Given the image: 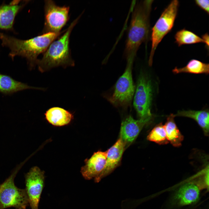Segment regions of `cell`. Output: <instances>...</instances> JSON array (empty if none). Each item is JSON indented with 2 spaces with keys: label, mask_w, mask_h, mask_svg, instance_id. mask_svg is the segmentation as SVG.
I'll list each match as a JSON object with an SVG mask.
<instances>
[{
  "label": "cell",
  "mask_w": 209,
  "mask_h": 209,
  "mask_svg": "<svg viewBox=\"0 0 209 209\" xmlns=\"http://www.w3.org/2000/svg\"><path fill=\"white\" fill-rule=\"evenodd\" d=\"M147 122L141 119L136 120L131 116L127 117L122 122L120 138L125 146L129 145L136 138Z\"/></svg>",
  "instance_id": "4fadbf2b"
},
{
  "label": "cell",
  "mask_w": 209,
  "mask_h": 209,
  "mask_svg": "<svg viewBox=\"0 0 209 209\" xmlns=\"http://www.w3.org/2000/svg\"><path fill=\"white\" fill-rule=\"evenodd\" d=\"M107 151H98L91 157L85 161V165L81 169L80 172L87 180L94 179L99 175L104 169L106 162Z\"/></svg>",
  "instance_id": "8fae6325"
},
{
  "label": "cell",
  "mask_w": 209,
  "mask_h": 209,
  "mask_svg": "<svg viewBox=\"0 0 209 209\" xmlns=\"http://www.w3.org/2000/svg\"><path fill=\"white\" fill-rule=\"evenodd\" d=\"M202 39L204 40V43L206 45L207 49L209 48V35L208 33H206L202 36Z\"/></svg>",
  "instance_id": "603a6c76"
},
{
  "label": "cell",
  "mask_w": 209,
  "mask_h": 209,
  "mask_svg": "<svg viewBox=\"0 0 209 209\" xmlns=\"http://www.w3.org/2000/svg\"><path fill=\"white\" fill-rule=\"evenodd\" d=\"M200 190L191 182L180 186L175 192L171 203L174 207H181L192 204L199 200Z\"/></svg>",
  "instance_id": "30bf717a"
},
{
  "label": "cell",
  "mask_w": 209,
  "mask_h": 209,
  "mask_svg": "<svg viewBox=\"0 0 209 209\" xmlns=\"http://www.w3.org/2000/svg\"><path fill=\"white\" fill-rule=\"evenodd\" d=\"M172 71L175 74L185 73L208 74L209 73V64L193 59L190 60L185 66L180 68L176 67Z\"/></svg>",
  "instance_id": "d6986e66"
},
{
  "label": "cell",
  "mask_w": 209,
  "mask_h": 209,
  "mask_svg": "<svg viewBox=\"0 0 209 209\" xmlns=\"http://www.w3.org/2000/svg\"><path fill=\"white\" fill-rule=\"evenodd\" d=\"M174 116H183L193 119L202 129L204 134L206 136L208 135L209 130V113L208 110L179 111Z\"/></svg>",
  "instance_id": "e0dca14e"
},
{
  "label": "cell",
  "mask_w": 209,
  "mask_h": 209,
  "mask_svg": "<svg viewBox=\"0 0 209 209\" xmlns=\"http://www.w3.org/2000/svg\"><path fill=\"white\" fill-rule=\"evenodd\" d=\"M179 6L178 1H172L164 10L152 29V47L148 61L150 66L152 64L154 55L158 45L174 26Z\"/></svg>",
  "instance_id": "5b68a950"
},
{
  "label": "cell",
  "mask_w": 209,
  "mask_h": 209,
  "mask_svg": "<svg viewBox=\"0 0 209 209\" xmlns=\"http://www.w3.org/2000/svg\"><path fill=\"white\" fill-rule=\"evenodd\" d=\"M125 147L124 144L120 138L107 151L105 167L99 175L94 180L95 182H99L118 166L120 161Z\"/></svg>",
  "instance_id": "7c38bea8"
},
{
  "label": "cell",
  "mask_w": 209,
  "mask_h": 209,
  "mask_svg": "<svg viewBox=\"0 0 209 209\" xmlns=\"http://www.w3.org/2000/svg\"><path fill=\"white\" fill-rule=\"evenodd\" d=\"M65 30L59 33L41 34L26 40L0 33V39L3 46L9 49V55L12 59L18 56L26 58L29 68L32 70L37 65L38 55L44 53L50 44Z\"/></svg>",
  "instance_id": "6da1fadb"
},
{
  "label": "cell",
  "mask_w": 209,
  "mask_h": 209,
  "mask_svg": "<svg viewBox=\"0 0 209 209\" xmlns=\"http://www.w3.org/2000/svg\"><path fill=\"white\" fill-rule=\"evenodd\" d=\"M134 59H127L125 70L117 81L114 92L109 98V102L116 107H125L131 102L135 90L132 74Z\"/></svg>",
  "instance_id": "8992f818"
},
{
  "label": "cell",
  "mask_w": 209,
  "mask_h": 209,
  "mask_svg": "<svg viewBox=\"0 0 209 209\" xmlns=\"http://www.w3.org/2000/svg\"><path fill=\"white\" fill-rule=\"evenodd\" d=\"M175 117L173 114L169 116L164 126L169 142L174 146L179 147L181 145L184 137L175 122Z\"/></svg>",
  "instance_id": "ac0fdd59"
},
{
  "label": "cell",
  "mask_w": 209,
  "mask_h": 209,
  "mask_svg": "<svg viewBox=\"0 0 209 209\" xmlns=\"http://www.w3.org/2000/svg\"><path fill=\"white\" fill-rule=\"evenodd\" d=\"M45 118L48 122L56 126H62L69 124L73 118V113L59 107H51L46 112Z\"/></svg>",
  "instance_id": "9a60e30c"
},
{
  "label": "cell",
  "mask_w": 209,
  "mask_h": 209,
  "mask_svg": "<svg viewBox=\"0 0 209 209\" xmlns=\"http://www.w3.org/2000/svg\"><path fill=\"white\" fill-rule=\"evenodd\" d=\"M196 4L208 14L209 13V1L208 0H196Z\"/></svg>",
  "instance_id": "7402d4cb"
},
{
  "label": "cell",
  "mask_w": 209,
  "mask_h": 209,
  "mask_svg": "<svg viewBox=\"0 0 209 209\" xmlns=\"http://www.w3.org/2000/svg\"><path fill=\"white\" fill-rule=\"evenodd\" d=\"M28 89L42 90V88L33 87L15 80L10 76L0 74V92L6 95Z\"/></svg>",
  "instance_id": "2e32d148"
},
{
  "label": "cell",
  "mask_w": 209,
  "mask_h": 209,
  "mask_svg": "<svg viewBox=\"0 0 209 209\" xmlns=\"http://www.w3.org/2000/svg\"><path fill=\"white\" fill-rule=\"evenodd\" d=\"M175 42L178 46L185 44H190L204 43V40L193 32L183 29L178 31L174 36Z\"/></svg>",
  "instance_id": "ffe728a7"
},
{
  "label": "cell",
  "mask_w": 209,
  "mask_h": 209,
  "mask_svg": "<svg viewBox=\"0 0 209 209\" xmlns=\"http://www.w3.org/2000/svg\"><path fill=\"white\" fill-rule=\"evenodd\" d=\"M70 7L57 5L54 1H44V27L41 34L59 33L69 19Z\"/></svg>",
  "instance_id": "ba28073f"
},
{
  "label": "cell",
  "mask_w": 209,
  "mask_h": 209,
  "mask_svg": "<svg viewBox=\"0 0 209 209\" xmlns=\"http://www.w3.org/2000/svg\"><path fill=\"white\" fill-rule=\"evenodd\" d=\"M152 87L148 77L141 72L138 79L134 99V105L140 119L148 122L152 118L151 106Z\"/></svg>",
  "instance_id": "52a82bcc"
},
{
  "label": "cell",
  "mask_w": 209,
  "mask_h": 209,
  "mask_svg": "<svg viewBox=\"0 0 209 209\" xmlns=\"http://www.w3.org/2000/svg\"><path fill=\"white\" fill-rule=\"evenodd\" d=\"M22 165L17 167L10 175L0 184V209L14 207L16 209H26L29 206L25 189L17 187L14 179Z\"/></svg>",
  "instance_id": "277c9868"
},
{
  "label": "cell",
  "mask_w": 209,
  "mask_h": 209,
  "mask_svg": "<svg viewBox=\"0 0 209 209\" xmlns=\"http://www.w3.org/2000/svg\"><path fill=\"white\" fill-rule=\"evenodd\" d=\"M81 16L80 15L73 21L63 34L50 44L43 53L42 58L38 59L37 65L40 72H44L60 66L66 68L75 65L71 55L70 38L73 28Z\"/></svg>",
  "instance_id": "3957f363"
},
{
  "label": "cell",
  "mask_w": 209,
  "mask_h": 209,
  "mask_svg": "<svg viewBox=\"0 0 209 209\" xmlns=\"http://www.w3.org/2000/svg\"><path fill=\"white\" fill-rule=\"evenodd\" d=\"M11 2L0 6V29L11 30L15 18L23 5L18 2Z\"/></svg>",
  "instance_id": "5bb4252c"
},
{
  "label": "cell",
  "mask_w": 209,
  "mask_h": 209,
  "mask_svg": "<svg viewBox=\"0 0 209 209\" xmlns=\"http://www.w3.org/2000/svg\"><path fill=\"white\" fill-rule=\"evenodd\" d=\"M148 140L159 145H165L169 142L167 137L164 125L160 123L152 130L147 136Z\"/></svg>",
  "instance_id": "44dd1931"
},
{
  "label": "cell",
  "mask_w": 209,
  "mask_h": 209,
  "mask_svg": "<svg viewBox=\"0 0 209 209\" xmlns=\"http://www.w3.org/2000/svg\"><path fill=\"white\" fill-rule=\"evenodd\" d=\"M25 190L31 209H38L44 184V171L37 166L32 167L25 174Z\"/></svg>",
  "instance_id": "9c48e42d"
},
{
  "label": "cell",
  "mask_w": 209,
  "mask_h": 209,
  "mask_svg": "<svg viewBox=\"0 0 209 209\" xmlns=\"http://www.w3.org/2000/svg\"><path fill=\"white\" fill-rule=\"evenodd\" d=\"M153 0L141 1L135 5L128 28L124 54L134 58L140 45L148 39Z\"/></svg>",
  "instance_id": "7a4b0ae2"
}]
</instances>
